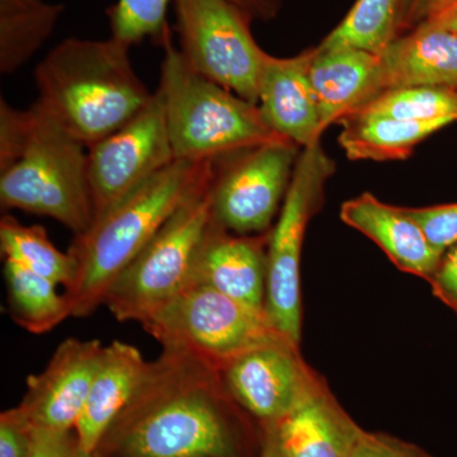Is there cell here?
<instances>
[{
    "label": "cell",
    "instance_id": "cell-9",
    "mask_svg": "<svg viewBox=\"0 0 457 457\" xmlns=\"http://www.w3.org/2000/svg\"><path fill=\"white\" fill-rule=\"evenodd\" d=\"M179 49L206 79L258 104L270 54L254 40L248 17L228 0H174Z\"/></svg>",
    "mask_w": 457,
    "mask_h": 457
},
{
    "label": "cell",
    "instance_id": "cell-15",
    "mask_svg": "<svg viewBox=\"0 0 457 457\" xmlns=\"http://www.w3.org/2000/svg\"><path fill=\"white\" fill-rule=\"evenodd\" d=\"M312 51L293 57L270 55L262 73L258 107L267 125L295 145L321 141L320 108L312 88Z\"/></svg>",
    "mask_w": 457,
    "mask_h": 457
},
{
    "label": "cell",
    "instance_id": "cell-33",
    "mask_svg": "<svg viewBox=\"0 0 457 457\" xmlns=\"http://www.w3.org/2000/svg\"><path fill=\"white\" fill-rule=\"evenodd\" d=\"M450 0H407L405 2L404 18H403V29H414L420 22L431 16L442 5L447 4Z\"/></svg>",
    "mask_w": 457,
    "mask_h": 457
},
{
    "label": "cell",
    "instance_id": "cell-31",
    "mask_svg": "<svg viewBox=\"0 0 457 457\" xmlns=\"http://www.w3.org/2000/svg\"><path fill=\"white\" fill-rule=\"evenodd\" d=\"M31 431L13 409L0 417V457H29Z\"/></svg>",
    "mask_w": 457,
    "mask_h": 457
},
{
    "label": "cell",
    "instance_id": "cell-18",
    "mask_svg": "<svg viewBox=\"0 0 457 457\" xmlns=\"http://www.w3.org/2000/svg\"><path fill=\"white\" fill-rule=\"evenodd\" d=\"M341 220L371 239L400 270L431 279L442 260L407 209L381 203L365 192L345 201Z\"/></svg>",
    "mask_w": 457,
    "mask_h": 457
},
{
    "label": "cell",
    "instance_id": "cell-25",
    "mask_svg": "<svg viewBox=\"0 0 457 457\" xmlns=\"http://www.w3.org/2000/svg\"><path fill=\"white\" fill-rule=\"evenodd\" d=\"M0 249L4 261L16 262L42 278L64 286L65 291L73 285V258L69 252L59 251L40 225H23L13 216H3L0 220Z\"/></svg>",
    "mask_w": 457,
    "mask_h": 457
},
{
    "label": "cell",
    "instance_id": "cell-17",
    "mask_svg": "<svg viewBox=\"0 0 457 457\" xmlns=\"http://www.w3.org/2000/svg\"><path fill=\"white\" fill-rule=\"evenodd\" d=\"M149 361L129 343L104 345L88 398L74 432L86 457H96L102 442L121 416L144 375Z\"/></svg>",
    "mask_w": 457,
    "mask_h": 457
},
{
    "label": "cell",
    "instance_id": "cell-4",
    "mask_svg": "<svg viewBox=\"0 0 457 457\" xmlns=\"http://www.w3.org/2000/svg\"><path fill=\"white\" fill-rule=\"evenodd\" d=\"M162 40L164 57L158 90L176 161H213L281 139L267 125L258 104L196 73L168 29Z\"/></svg>",
    "mask_w": 457,
    "mask_h": 457
},
{
    "label": "cell",
    "instance_id": "cell-24",
    "mask_svg": "<svg viewBox=\"0 0 457 457\" xmlns=\"http://www.w3.org/2000/svg\"><path fill=\"white\" fill-rule=\"evenodd\" d=\"M407 0H356L341 23L319 46L383 53L402 35Z\"/></svg>",
    "mask_w": 457,
    "mask_h": 457
},
{
    "label": "cell",
    "instance_id": "cell-28",
    "mask_svg": "<svg viewBox=\"0 0 457 457\" xmlns=\"http://www.w3.org/2000/svg\"><path fill=\"white\" fill-rule=\"evenodd\" d=\"M409 215L422 228L433 248L444 254L457 245V203L441 206L407 209Z\"/></svg>",
    "mask_w": 457,
    "mask_h": 457
},
{
    "label": "cell",
    "instance_id": "cell-5",
    "mask_svg": "<svg viewBox=\"0 0 457 457\" xmlns=\"http://www.w3.org/2000/svg\"><path fill=\"white\" fill-rule=\"evenodd\" d=\"M86 149L33 104L25 143L0 170L2 206L47 216L82 236L95 220Z\"/></svg>",
    "mask_w": 457,
    "mask_h": 457
},
{
    "label": "cell",
    "instance_id": "cell-7",
    "mask_svg": "<svg viewBox=\"0 0 457 457\" xmlns=\"http://www.w3.org/2000/svg\"><path fill=\"white\" fill-rule=\"evenodd\" d=\"M212 173L164 222L114 279L104 305L119 321H141L185 290L192 266L213 221Z\"/></svg>",
    "mask_w": 457,
    "mask_h": 457
},
{
    "label": "cell",
    "instance_id": "cell-1",
    "mask_svg": "<svg viewBox=\"0 0 457 457\" xmlns=\"http://www.w3.org/2000/svg\"><path fill=\"white\" fill-rule=\"evenodd\" d=\"M220 372L165 351L99 447L120 457H239Z\"/></svg>",
    "mask_w": 457,
    "mask_h": 457
},
{
    "label": "cell",
    "instance_id": "cell-35",
    "mask_svg": "<svg viewBox=\"0 0 457 457\" xmlns=\"http://www.w3.org/2000/svg\"><path fill=\"white\" fill-rule=\"evenodd\" d=\"M261 457H286L281 444H279L275 425L264 426V438L263 445H262Z\"/></svg>",
    "mask_w": 457,
    "mask_h": 457
},
{
    "label": "cell",
    "instance_id": "cell-8",
    "mask_svg": "<svg viewBox=\"0 0 457 457\" xmlns=\"http://www.w3.org/2000/svg\"><path fill=\"white\" fill-rule=\"evenodd\" d=\"M333 173L335 162L324 152L320 141L303 147L278 220L269 236L266 314L270 326L295 347L299 345L303 328L300 264L303 237Z\"/></svg>",
    "mask_w": 457,
    "mask_h": 457
},
{
    "label": "cell",
    "instance_id": "cell-30",
    "mask_svg": "<svg viewBox=\"0 0 457 457\" xmlns=\"http://www.w3.org/2000/svg\"><path fill=\"white\" fill-rule=\"evenodd\" d=\"M29 457H86L78 445L74 431L62 432L29 426Z\"/></svg>",
    "mask_w": 457,
    "mask_h": 457
},
{
    "label": "cell",
    "instance_id": "cell-36",
    "mask_svg": "<svg viewBox=\"0 0 457 457\" xmlns=\"http://www.w3.org/2000/svg\"><path fill=\"white\" fill-rule=\"evenodd\" d=\"M451 2H455V0H450V2H449V3H451ZM442 7H444V5H442Z\"/></svg>",
    "mask_w": 457,
    "mask_h": 457
},
{
    "label": "cell",
    "instance_id": "cell-29",
    "mask_svg": "<svg viewBox=\"0 0 457 457\" xmlns=\"http://www.w3.org/2000/svg\"><path fill=\"white\" fill-rule=\"evenodd\" d=\"M353 457H432L425 450L386 433L361 428Z\"/></svg>",
    "mask_w": 457,
    "mask_h": 457
},
{
    "label": "cell",
    "instance_id": "cell-32",
    "mask_svg": "<svg viewBox=\"0 0 457 457\" xmlns=\"http://www.w3.org/2000/svg\"><path fill=\"white\" fill-rule=\"evenodd\" d=\"M429 281L436 296L457 314V245L445 252Z\"/></svg>",
    "mask_w": 457,
    "mask_h": 457
},
{
    "label": "cell",
    "instance_id": "cell-34",
    "mask_svg": "<svg viewBox=\"0 0 457 457\" xmlns=\"http://www.w3.org/2000/svg\"><path fill=\"white\" fill-rule=\"evenodd\" d=\"M425 21L450 29L457 35V0L455 2L447 3L444 7L438 8L433 12L431 16L426 18Z\"/></svg>",
    "mask_w": 457,
    "mask_h": 457
},
{
    "label": "cell",
    "instance_id": "cell-12",
    "mask_svg": "<svg viewBox=\"0 0 457 457\" xmlns=\"http://www.w3.org/2000/svg\"><path fill=\"white\" fill-rule=\"evenodd\" d=\"M296 348L286 341L269 343L246 351L221 370L228 395L263 426L287 417L314 387Z\"/></svg>",
    "mask_w": 457,
    "mask_h": 457
},
{
    "label": "cell",
    "instance_id": "cell-16",
    "mask_svg": "<svg viewBox=\"0 0 457 457\" xmlns=\"http://www.w3.org/2000/svg\"><path fill=\"white\" fill-rule=\"evenodd\" d=\"M309 73L324 131L385 92L380 54L314 47Z\"/></svg>",
    "mask_w": 457,
    "mask_h": 457
},
{
    "label": "cell",
    "instance_id": "cell-20",
    "mask_svg": "<svg viewBox=\"0 0 457 457\" xmlns=\"http://www.w3.org/2000/svg\"><path fill=\"white\" fill-rule=\"evenodd\" d=\"M275 426L286 457H353L361 431L317 384Z\"/></svg>",
    "mask_w": 457,
    "mask_h": 457
},
{
    "label": "cell",
    "instance_id": "cell-3",
    "mask_svg": "<svg viewBox=\"0 0 457 457\" xmlns=\"http://www.w3.org/2000/svg\"><path fill=\"white\" fill-rule=\"evenodd\" d=\"M212 173V161H174L96 216L88 230L74 237L68 252L75 278L64 291L73 317H89L104 305L114 279Z\"/></svg>",
    "mask_w": 457,
    "mask_h": 457
},
{
    "label": "cell",
    "instance_id": "cell-23",
    "mask_svg": "<svg viewBox=\"0 0 457 457\" xmlns=\"http://www.w3.org/2000/svg\"><path fill=\"white\" fill-rule=\"evenodd\" d=\"M3 275L11 317L27 332L44 335L73 317L68 295L55 282L13 261H4Z\"/></svg>",
    "mask_w": 457,
    "mask_h": 457
},
{
    "label": "cell",
    "instance_id": "cell-11",
    "mask_svg": "<svg viewBox=\"0 0 457 457\" xmlns=\"http://www.w3.org/2000/svg\"><path fill=\"white\" fill-rule=\"evenodd\" d=\"M87 149L96 218L176 161L159 90L134 119Z\"/></svg>",
    "mask_w": 457,
    "mask_h": 457
},
{
    "label": "cell",
    "instance_id": "cell-19",
    "mask_svg": "<svg viewBox=\"0 0 457 457\" xmlns=\"http://www.w3.org/2000/svg\"><path fill=\"white\" fill-rule=\"evenodd\" d=\"M385 92L405 87L457 90V35L423 21L380 53Z\"/></svg>",
    "mask_w": 457,
    "mask_h": 457
},
{
    "label": "cell",
    "instance_id": "cell-6",
    "mask_svg": "<svg viewBox=\"0 0 457 457\" xmlns=\"http://www.w3.org/2000/svg\"><path fill=\"white\" fill-rule=\"evenodd\" d=\"M140 324L163 350L187 354L218 372L246 351L286 341L266 312L197 284L188 285Z\"/></svg>",
    "mask_w": 457,
    "mask_h": 457
},
{
    "label": "cell",
    "instance_id": "cell-21",
    "mask_svg": "<svg viewBox=\"0 0 457 457\" xmlns=\"http://www.w3.org/2000/svg\"><path fill=\"white\" fill-rule=\"evenodd\" d=\"M449 120L432 122L399 121L387 117L352 113L337 125L339 145L351 161H403L427 137L451 125Z\"/></svg>",
    "mask_w": 457,
    "mask_h": 457
},
{
    "label": "cell",
    "instance_id": "cell-22",
    "mask_svg": "<svg viewBox=\"0 0 457 457\" xmlns=\"http://www.w3.org/2000/svg\"><path fill=\"white\" fill-rule=\"evenodd\" d=\"M64 5L47 0H0V71L22 68L49 40Z\"/></svg>",
    "mask_w": 457,
    "mask_h": 457
},
{
    "label": "cell",
    "instance_id": "cell-14",
    "mask_svg": "<svg viewBox=\"0 0 457 457\" xmlns=\"http://www.w3.org/2000/svg\"><path fill=\"white\" fill-rule=\"evenodd\" d=\"M269 236H240L213 220L198 246L189 285L209 286L254 311L266 312Z\"/></svg>",
    "mask_w": 457,
    "mask_h": 457
},
{
    "label": "cell",
    "instance_id": "cell-13",
    "mask_svg": "<svg viewBox=\"0 0 457 457\" xmlns=\"http://www.w3.org/2000/svg\"><path fill=\"white\" fill-rule=\"evenodd\" d=\"M104 345L97 339H65L46 368L27 378L22 402L13 409L27 425L74 431L88 398Z\"/></svg>",
    "mask_w": 457,
    "mask_h": 457
},
{
    "label": "cell",
    "instance_id": "cell-2",
    "mask_svg": "<svg viewBox=\"0 0 457 457\" xmlns=\"http://www.w3.org/2000/svg\"><path fill=\"white\" fill-rule=\"evenodd\" d=\"M131 45L68 38L36 66L38 104L87 147L134 119L153 93L132 66Z\"/></svg>",
    "mask_w": 457,
    "mask_h": 457
},
{
    "label": "cell",
    "instance_id": "cell-26",
    "mask_svg": "<svg viewBox=\"0 0 457 457\" xmlns=\"http://www.w3.org/2000/svg\"><path fill=\"white\" fill-rule=\"evenodd\" d=\"M174 0H117L111 8L112 36L131 46L149 36L167 31V12ZM251 21H272L282 9V0H228Z\"/></svg>",
    "mask_w": 457,
    "mask_h": 457
},
{
    "label": "cell",
    "instance_id": "cell-10",
    "mask_svg": "<svg viewBox=\"0 0 457 457\" xmlns=\"http://www.w3.org/2000/svg\"><path fill=\"white\" fill-rule=\"evenodd\" d=\"M297 149L281 137L213 159V220L240 236L266 233L287 194Z\"/></svg>",
    "mask_w": 457,
    "mask_h": 457
},
{
    "label": "cell",
    "instance_id": "cell-27",
    "mask_svg": "<svg viewBox=\"0 0 457 457\" xmlns=\"http://www.w3.org/2000/svg\"><path fill=\"white\" fill-rule=\"evenodd\" d=\"M352 113L387 117L399 121L449 120L457 122V90L436 87H405L387 90Z\"/></svg>",
    "mask_w": 457,
    "mask_h": 457
}]
</instances>
